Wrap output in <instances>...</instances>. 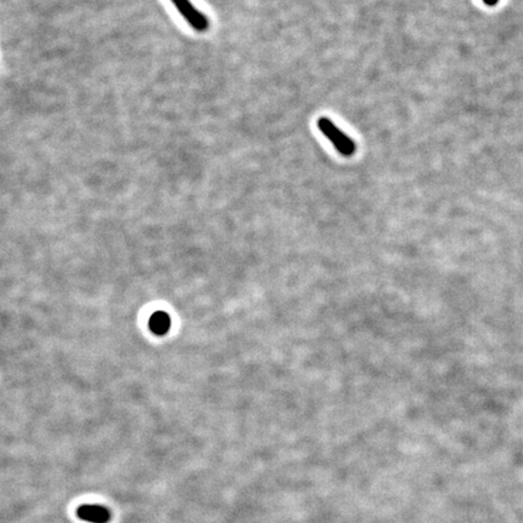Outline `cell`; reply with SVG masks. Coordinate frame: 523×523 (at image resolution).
<instances>
[{
    "instance_id": "obj_4",
    "label": "cell",
    "mask_w": 523,
    "mask_h": 523,
    "mask_svg": "<svg viewBox=\"0 0 523 523\" xmlns=\"http://www.w3.org/2000/svg\"><path fill=\"white\" fill-rule=\"evenodd\" d=\"M171 326V319L170 316L164 313V311H157L152 315V318L149 320V328L153 333H155L157 336H162L169 331V328Z\"/></svg>"
},
{
    "instance_id": "obj_5",
    "label": "cell",
    "mask_w": 523,
    "mask_h": 523,
    "mask_svg": "<svg viewBox=\"0 0 523 523\" xmlns=\"http://www.w3.org/2000/svg\"><path fill=\"white\" fill-rule=\"evenodd\" d=\"M485 1L486 4L488 5H495L498 3V0H483Z\"/></svg>"
},
{
    "instance_id": "obj_3",
    "label": "cell",
    "mask_w": 523,
    "mask_h": 523,
    "mask_svg": "<svg viewBox=\"0 0 523 523\" xmlns=\"http://www.w3.org/2000/svg\"><path fill=\"white\" fill-rule=\"evenodd\" d=\"M76 516L86 522L108 523L112 519V513L102 505L84 504L76 510Z\"/></svg>"
},
{
    "instance_id": "obj_2",
    "label": "cell",
    "mask_w": 523,
    "mask_h": 523,
    "mask_svg": "<svg viewBox=\"0 0 523 523\" xmlns=\"http://www.w3.org/2000/svg\"><path fill=\"white\" fill-rule=\"evenodd\" d=\"M180 14L185 17L187 22L198 32H204L209 28V19L191 4L189 0H171Z\"/></svg>"
},
{
    "instance_id": "obj_1",
    "label": "cell",
    "mask_w": 523,
    "mask_h": 523,
    "mask_svg": "<svg viewBox=\"0 0 523 523\" xmlns=\"http://www.w3.org/2000/svg\"><path fill=\"white\" fill-rule=\"evenodd\" d=\"M318 128L344 157H350L357 151V146L352 138L343 132L342 130L338 129L336 124L328 118H320L318 120Z\"/></svg>"
}]
</instances>
